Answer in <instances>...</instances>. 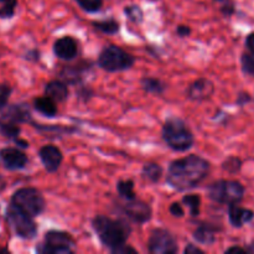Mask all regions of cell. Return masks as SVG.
<instances>
[{
  "label": "cell",
  "mask_w": 254,
  "mask_h": 254,
  "mask_svg": "<svg viewBox=\"0 0 254 254\" xmlns=\"http://www.w3.org/2000/svg\"><path fill=\"white\" fill-rule=\"evenodd\" d=\"M112 252L116 254H124V253H136V251L133 247H129V246L123 245L121 247L116 248V250H112Z\"/></svg>",
  "instance_id": "cell-33"
},
{
  "label": "cell",
  "mask_w": 254,
  "mask_h": 254,
  "mask_svg": "<svg viewBox=\"0 0 254 254\" xmlns=\"http://www.w3.org/2000/svg\"><path fill=\"white\" fill-rule=\"evenodd\" d=\"M54 51L60 59L71 60L77 55V42L69 36L62 37L55 42Z\"/></svg>",
  "instance_id": "cell-16"
},
{
  "label": "cell",
  "mask_w": 254,
  "mask_h": 254,
  "mask_svg": "<svg viewBox=\"0 0 254 254\" xmlns=\"http://www.w3.org/2000/svg\"><path fill=\"white\" fill-rule=\"evenodd\" d=\"M226 253L228 254H232V253H237V254H247V251H246V248H242V247H238V246H235V247H231L228 248L227 251H226Z\"/></svg>",
  "instance_id": "cell-36"
},
{
  "label": "cell",
  "mask_w": 254,
  "mask_h": 254,
  "mask_svg": "<svg viewBox=\"0 0 254 254\" xmlns=\"http://www.w3.org/2000/svg\"><path fill=\"white\" fill-rule=\"evenodd\" d=\"M222 168L225 169L226 171H228V173L236 174L241 170V168H242V161H241V159L236 158V156H231V158H228L227 160L223 163Z\"/></svg>",
  "instance_id": "cell-28"
},
{
  "label": "cell",
  "mask_w": 254,
  "mask_h": 254,
  "mask_svg": "<svg viewBox=\"0 0 254 254\" xmlns=\"http://www.w3.org/2000/svg\"><path fill=\"white\" fill-rule=\"evenodd\" d=\"M98 64L102 68L108 72L124 71L133 66L134 57L128 54L126 50L112 45V46L106 47L101 52Z\"/></svg>",
  "instance_id": "cell-6"
},
{
  "label": "cell",
  "mask_w": 254,
  "mask_h": 254,
  "mask_svg": "<svg viewBox=\"0 0 254 254\" xmlns=\"http://www.w3.org/2000/svg\"><path fill=\"white\" fill-rule=\"evenodd\" d=\"M15 141H16V144H19L20 146H22V148H27V146H29V143L25 140H19V139H15Z\"/></svg>",
  "instance_id": "cell-40"
},
{
  "label": "cell",
  "mask_w": 254,
  "mask_h": 254,
  "mask_svg": "<svg viewBox=\"0 0 254 254\" xmlns=\"http://www.w3.org/2000/svg\"><path fill=\"white\" fill-rule=\"evenodd\" d=\"M190 27L189 26H185V25H181V26L178 27V34L179 36H188L189 34H190Z\"/></svg>",
  "instance_id": "cell-38"
},
{
  "label": "cell",
  "mask_w": 254,
  "mask_h": 254,
  "mask_svg": "<svg viewBox=\"0 0 254 254\" xmlns=\"http://www.w3.org/2000/svg\"><path fill=\"white\" fill-rule=\"evenodd\" d=\"M215 92L213 83L208 79L200 78L193 82L188 89V97L192 101H205L208 99Z\"/></svg>",
  "instance_id": "cell-14"
},
{
  "label": "cell",
  "mask_w": 254,
  "mask_h": 254,
  "mask_svg": "<svg viewBox=\"0 0 254 254\" xmlns=\"http://www.w3.org/2000/svg\"><path fill=\"white\" fill-rule=\"evenodd\" d=\"M35 109L37 112H40L41 114L46 117H54L56 116L57 108L56 104H55L54 99H51L50 97H40V98H36L34 102Z\"/></svg>",
  "instance_id": "cell-18"
},
{
  "label": "cell",
  "mask_w": 254,
  "mask_h": 254,
  "mask_svg": "<svg viewBox=\"0 0 254 254\" xmlns=\"http://www.w3.org/2000/svg\"><path fill=\"white\" fill-rule=\"evenodd\" d=\"M245 188L235 180H218L208 188V196L215 202L221 205H232L242 201Z\"/></svg>",
  "instance_id": "cell-4"
},
{
  "label": "cell",
  "mask_w": 254,
  "mask_h": 254,
  "mask_svg": "<svg viewBox=\"0 0 254 254\" xmlns=\"http://www.w3.org/2000/svg\"><path fill=\"white\" fill-rule=\"evenodd\" d=\"M242 69L246 74L254 77V54H245L241 59Z\"/></svg>",
  "instance_id": "cell-27"
},
{
  "label": "cell",
  "mask_w": 254,
  "mask_h": 254,
  "mask_svg": "<svg viewBox=\"0 0 254 254\" xmlns=\"http://www.w3.org/2000/svg\"><path fill=\"white\" fill-rule=\"evenodd\" d=\"M141 86L145 89L148 93H154V94H160L163 93L164 89H165V84L158 78H153V77H144L141 79Z\"/></svg>",
  "instance_id": "cell-21"
},
{
  "label": "cell",
  "mask_w": 254,
  "mask_h": 254,
  "mask_svg": "<svg viewBox=\"0 0 254 254\" xmlns=\"http://www.w3.org/2000/svg\"><path fill=\"white\" fill-rule=\"evenodd\" d=\"M0 160L9 170L22 169L27 163V158L22 151L14 148H5L0 150Z\"/></svg>",
  "instance_id": "cell-13"
},
{
  "label": "cell",
  "mask_w": 254,
  "mask_h": 254,
  "mask_svg": "<svg viewBox=\"0 0 254 254\" xmlns=\"http://www.w3.org/2000/svg\"><path fill=\"white\" fill-rule=\"evenodd\" d=\"M246 251H247V253L254 254V242L251 243V245H248V247L246 248Z\"/></svg>",
  "instance_id": "cell-41"
},
{
  "label": "cell",
  "mask_w": 254,
  "mask_h": 254,
  "mask_svg": "<svg viewBox=\"0 0 254 254\" xmlns=\"http://www.w3.org/2000/svg\"><path fill=\"white\" fill-rule=\"evenodd\" d=\"M126 14L134 22H140L143 20V11L136 5H131V6L126 7Z\"/></svg>",
  "instance_id": "cell-30"
},
{
  "label": "cell",
  "mask_w": 254,
  "mask_h": 254,
  "mask_svg": "<svg viewBox=\"0 0 254 254\" xmlns=\"http://www.w3.org/2000/svg\"><path fill=\"white\" fill-rule=\"evenodd\" d=\"M16 0H0V17H11L14 15Z\"/></svg>",
  "instance_id": "cell-25"
},
{
  "label": "cell",
  "mask_w": 254,
  "mask_h": 254,
  "mask_svg": "<svg viewBox=\"0 0 254 254\" xmlns=\"http://www.w3.org/2000/svg\"><path fill=\"white\" fill-rule=\"evenodd\" d=\"M216 228L211 225H201L197 230L195 231V240L200 243L205 245H212L216 241Z\"/></svg>",
  "instance_id": "cell-19"
},
{
  "label": "cell",
  "mask_w": 254,
  "mask_h": 254,
  "mask_svg": "<svg viewBox=\"0 0 254 254\" xmlns=\"http://www.w3.org/2000/svg\"><path fill=\"white\" fill-rule=\"evenodd\" d=\"M94 26H96V29L104 32V34H114L119 29V24L114 20H104V21L94 22Z\"/></svg>",
  "instance_id": "cell-24"
},
{
  "label": "cell",
  "mask_w": 254,
  "mask_h": 254,
  "mask_svg": "<svg viewBox=\"0 0 254 254\" xmlns=\"http://www.w3.org/2000/svg\"><path fill=\"white\" fill-rule=\"evenodd\" d=\"M202 254L203 251L200 250V248H197L196 246L193 245H189L188 248L185 250V254Z\"/></svg>",
  "instance_id": "cell-37"
},
{
  "label": "cell",
  "mask_w": 254,
  "mask_h": 254,
  "mask_svg": "<svg viewBox=\"0 0 254 254\" xmlns=\"http://www.w3.org/2000/svg\"><path fill=\"white\" fill-rule=\"evenodd\" d=\"M93 228L99 240L111 250L121 247L130 235V226L123 221H116L106 216H97L93 220Z\"/></svg>",
  "instance_id": "cell-2"
},
{
  "label": "cell",
  "mask_w": 254,
  "mask_h": 254,
  "mask_svg": "<svg viewBox=\"0 0 254 254\" xmlns=\"http://www.w3.org/2000/svg\"><path fill=\"white\" fill-rule=\"evenodd\" d=\"M228 218H230V222L233 227L241 228L246 223H250L253 220L254 212L250 208L241 207L237 203H232L228 208Z\"/></svg>",
  "instance_id": "cell-15"
},
{
  "label": "cell",
  "mask_w": 254,
  "mask_h": 254,
  "mask_svg": "<svg viewBox=\"0 0 254 254\" xmlns=\"http://www.w3.org/2000/svg\"><path fill=\"white\" fill-rule=\"evenodd\" d=\"M251 96L248 93H246V92H242V93H240V96H238L237 98V104L238 106H245V104H247L248 102H251Z\"/></svg>",
  "instance_id": "cell-34"
},
{
  "label": "cell",
  "mask_w": 254,
  "mask_h": 254,
  "mask_svg": "<svg viewBox=\"0 0 254 254\" xmlns=\"http://www.w3.org/2000/svg\"><path fill=\"white\" fill-rule=\"evenodd\" d=\"M246 46H247V49L250 50L252 54H254V32L247 36V39H246Z\"/></svg>",
  "instance_id": "cell-35"
},
{
  "label": "cell",
  "mask_w": 254,
  "mask_h": 254,
  "mask_svg": "<svg viewBox=\"0 0 254 254\" xmlns=\"http://www.w3.org/2000/svg\"><path fill=\"white\" fill-rule=\"evenodd\" d=\"M210 173V164L197 155H189L171 163L166 181L178 191H186L202 183Z\"/></svg>",
  "instance_id": "cell-1"
},
{
  "label": "cell",
  "mask_w": 254,
  "mask_h": 254,
  "mask_svg": "<svg viewBox=\"0 0 254 254\" xmlns=\"http://www.w3.org/2000/svg\"><path fill=\"white\" fill-rule=\"evenodd\" d=\"M141 175H143L144 180L149 181V183H158L163 175V169L158 164H145Z\"/></svg>",
  "instance_id": "cell-20"
},
{
  "label": "cell",
  "mask_w": 254,
  "mask_h": 254,
  "mask_svg": "<svg viewBox=\"0 0 254 254\" xmlns=\"http://www.w3.org/2000/svg\"><path fill=\"white\" fill-rule=\"evenodd\" d=\"M216 1H223V0H216Z\"/></svg>",
  "instance_id": "cell-43"
},
{
  "label": "cell",
  "mask_w": 254,
  "mask_h": 254,
  "mask_svg": "<svg viewBox=\"0 0 254 254\" xmlns=\"http://www.w3.org/2000/svg\"><path fill=\"white\" fill-rule=\"evenodd\" d=\"M118 193L126 200H133L135 198V192H134V183L131 180H122L117 185Z\"/></svg>",
  "instance_id": "cell-22"
},
{
  "label": "cell",
  "mask_w": 254,
  "mask_h": 254,
  "mask_svg": "<svg viewBox=\"0 0 254 254\" xmlns=\"http://www.w3.org/2000/svg\"><path fill=\"white\" fill-rule=\"evenodd\" d=\"M10 93H11V88L9 86H6V84H0V108L6 104Z\"/></svg>",
  "instance_id": "cell-31"
},
{
  "label": "cell",
  "mask_w": 254,
  "mask_h": 254,
  "mask_svg": "<svg viewBox=\"0 0 254 254\" xmlns=\"http://www.w3.org/2000/svg\"><path fill=\"white\" fill-rule=\"evenodd\" d=\"M170 212L171 215L175 216V217H183L184 216V208L180 203L175 202L170 206Z\"/></svg>",
  "instance_id": "cell-32"
},
{
  "label": "cell",
  "mask_w": 254,
  "mask_h": 254,
  "mask_svg": "<svg viewBox=\"0 0 254 254\" xmlns=\"http://www.w3.org/2000/svg\"><path fill=\"white\" fill-rule=\"evenodd\" d=\"M76 1L82 9L89 12L97 11L102 6V0H76Z\"/></svg>",
  "instance_id": "cell-29"
},
{
  "label": "cell",
  "mask_w": 254,
  "mask_h": 254,
  "mask_svg": "<svg viewBox=\"0 0 254 254\" xmlns=\"http://www.w3.org/2000/svg\"><path fill=\"white\" fill-rule=\"evenodd\" d=\"M184 203L190 208L191 216L196 217L200 215V206H201V198L198 195H186L184 197Z\"/></svg>",
  "instance_id": "cell-23"
},
{
  "label": "cell",
  "mask_w": 254,
  "mask_h": 254,
  "mask_svg": "<svg viewBox=\"0 0 254 254\" xmlns=\"http://www.w3.org/2000/svg\"><path fill=\"white\" fill-rule=\"evenodd\" d=\"M39 155L42 164L45 165V169L49 173H55L59 170L62 163V153L59 148L54 145H45L40 149Z\"/></svg>",
  "instance_id": "cell-12"
},
{
  "label": "cell",
  "mask_w": 254,
  "mask_h": 254,
  "mask_svg": "<svg viewBox=\"0 0 254 254\" xmlns=\"http://www.w3.org/2000/svg\"><path fill=\"white\" fill-rule=\"evenodd\" d=\"M123 212L127 217L136 223H144L151 217L150 206L136 198L127 200V202L123 205Z\"/></svg>",
  "instance_id": "cell-10"
},
{
  "label": "cell",
  "mask_w": 254,
  "mask_h": 254,
  "mask_svg": "<svg viewBox=\"0 0 254 254\" xmlns=\"http://www.w3.org/2000/svg\"><path fill=\"white\" fill-rule=\"evenodd\" d=\"M30 121L29 109L25 104H14V106H6L0 108V123H26Z\"/></svg>",
  "instance_id": "cell-11"
},
{
  "label": "cell",
  "mask_w": 254,
  "mask_h": 254,
  "mask_svg": "<svg viewBox=\"0 0 254 254\" xmlns=\"http://www.w3.org/2000/svg\"><path fill=\"white\" fill-rule=\"evenodd\" d=\"M74 241L68 233L60 231H50L45 236V242L37 248V252L44 254H69Z\"/></svg>",
  "instance_id": "cell-8"
},
{
  "label": "cell",
  "mask_w": 254,
  "mask_h": 254,
  "mask_svg": "<svg viewBox=\"0 0 254 254\" xmlns=\"http://www.w3.org/2000/svg\"><path fill=\"white\" fill-rule=\"evenodd\" d=\"M4 188H5V181H4V179L0 176V191L4 190Z\"/></svg>",
  "instance_id": "cell-42"
},
{
  "label": "cell",
  "mask_w": 254,
  "mask_h": 254,
  "mask_svg": "<svg viewBox=\"0 0 254 254\" xmlns=\"http://www.w3.org/2000/svg\"><path fill=\"white\" fill-rule=\"evenodd\" d=\"M0 133L6 138H16L20 134V127L17 124L0 123Z\"/></svg>",
  "instance_id": "cell-26"
},
{
  "label": "cell",
  "mask_w": 254,
  "mask_h": 254,
  "mask_svg": "<svg viewBox=\"0 0 254 254\" xmlns=\"http://www.w3.org/2000/svg\"><path fill=\"white\" fill-rule=\"evenodd\" d=\"M149 252L153 254H175L178 253V243L169 231L154 230L148 242Z\"/></svg>",
  "instance_id": "cell-9"
},
{
  "label": "cell",
  "mask_w": 254,
  "mask_h": 254,
  "mask_svg": "<svg viewBox=\"0 0 254 254\" xmlns=\"http://www.w3.org/2000/svg\"><path fill=\"white\" fill-rule=\"evenodd\" d=\"M45 93L47 97L54 99L55 102H62L68 96V89L64 82L60 81H51L46 84Z\"/></svg>",
  "instance_id": "cell-17"
},
{
  "label": "cell",
  "mask_w": 254,
  "mask_h": 254,
  "mask_svg": "<svg viewBox=\"0 0 254 254\" xmlns=\"http://www.w3.org/2000/svg\"><path fill=\"white\" fill-rule=\"evenodd\" d=\"M163 138L171 149L176 151H186L193 145L192 133L185 122L179 118H170L163 127Z\"/></svg>",
  "instance_id": "cell-3"
},
{
  "label": "cell",
  "mask_w": 254,
  "mask_h": 254,
  "mask_svg": "<svg viewBox=\"0 0 254 254\" xmlns=\"http://www.w3.org/2000/svg\"><path fill=\"white\" fill-rule=\"evenodd\" d=\"M6 220L10 227L19 237L24 240H31L36 236L37 227L36 223L32 220V216L22 211L12 202L6 210Z\"/></svg>",
  "instance_id": "cell-5"
},
{
  "label": "cell",
  "mask_w": 254,
  "mask_h": 254,
  "mask_svg": "<svg viewBox=\"0 0 254 254\" xmlns=\"http://www.w3.org/2000/svg\"><path fill=\"white\" fill-rule=\"evenodd\" d=\"M11 202L32 217L41 215L45 210V198L42 197L40 191L32 188L17 190L12 196Z\"/></svg>",
  "instance_id": "cell-7"
},
{
  "label": "cell",
  "mask_w": 254,
  "mask_h": 254,
  "mask_svg": "<svg viewBox=\"0 0 254 254\" xmlns=\"http://www.w3.org/2000/svg\"><path fill=\"white\" fill-rule=\"evenodd\" d=\"M222 11L225 15H231L233 12V6L232 5H227V7H223Z\"/></svg>",
  "instance_id": "cell-39"
}]
</instances>
